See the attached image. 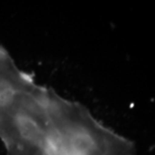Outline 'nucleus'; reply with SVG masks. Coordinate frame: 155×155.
Masks as SVG:
<instances>
[{
    "label": "nucleus",
    "mask_w": 155,
    "mask_h": 155,
    "mask_svg": "<svg viewBox=\"0 0 155 155\" xmlns=\"http://www.w3.org/2000/svg\"><path fill=\"white\" fill-rule=\"evenodd\" d=\"M49 149L54 155H136L134 142L100 123L81 103L49 89Z\"/></svg>",
    "instance_id": "obj_1"
}]
</instances>
